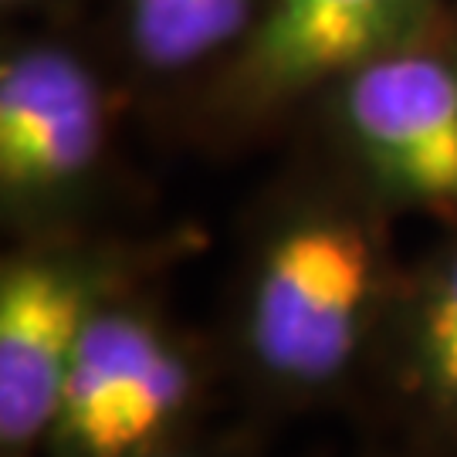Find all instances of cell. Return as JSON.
Wrapping results in <instances>:
<instances>
[{
    "label": "cell",
    "instance_id": "obj_1",
    "mask_svg": "<svg viewBox=\"0 0 457 457\" xmlns=\"http://www.w3.org/2000/svg\"><path fill=\"white\" fill-rule=\"evenodd\" d=\"M396 220L322 143L262 187L217 332L230 386L258 420L366 400L403 275Z\"/></svg>",
    "mask_w": 457,
    "mask_h": 457
},
{
    "label": "cell",
    "instance_id": "obj_2",
    "mask_svg": "<svg viewBox=\"0 0 457 457\" xmlns=\"http://www.w3.org/2000/svg\"><path fill=\"white\" fill-rule=\"evenodd\" d=\"M200 237L65 230L7 241L0 258V457H37L68 362L115 298L190 258Z\"/></svg>",
    "mask_w": 457,
    "mask_h": 457
},
{
    "label": "cell",
    "instance_id": "obj_3",
    "mask_svg": "<svg viewBox=\"0 0 457 457\" xmlns=\"http://www.w3.org/2000/svg\"><path fill=\"white\" fill-rule=\"evenodd\" d=\"M230 386L217 336L183 326L153 288L115 298L68 362L37 457H146L211 430Z\"/></svg>",
    "mask_w": 457,
    "mask_h": 457
},
{
    "label": "cell",
    "instance_id": "obj_4",
    "mask_svg": "<svg viewBox=\"0 0 457 457\" xmlns=\"http://www.w3.org/2000/svg\"><path fill=\"white\" fill-rule=\"evenodd\" d=\"M112 88L58 34L0 48V228L7 241L98 228L112 166Z\"/></svg>",
    "mask_w": 457,
    "mask_h": 457
},
{
    "label": "cell",
    "instance_id": "obj_5",
    "mask_svg": "<svg viewBox=\"0 0 457 457\" xmlns=\"http://www.w3.org/2000/svg\"><path fill=\"white\" fill-rule=\"evenodd\" d=\"M319 143L396 217L457 230V14L379 54L315 102Z\"/></svg>",
    "mask_w": 457,
    "mask_h": 457
},
{
    "label": "cell",
    "instance_id": "obj_6",
    "mask_svg": "<svg viewBox=\"0 0 457 457\" xmlns=\"http://www.w3.org/2000/svg\"><path fill=\"white\" fill-rule=\"evenodd\" d=\"M451 0H268L247 37L194 96L200 139H262L356 68L427 31Z\"/></svg>",
    "mask_w": 457,
    "mask_h": 457
},
{
    "label": "cell",
    "instance_id": "obj_7",
    "mask_svg": "<svg viewBox=\"0 0 457 457\" xmlns=\"http://www.w3.org/2000/svg\"><path fill=\"white\" fill-rule=\"evenodd\" d=\"M366 400L396 430L400 451L457 457V230L403 262Z\"/></svg>",
    "mask_w": 457,
    "mask_h": 457
},
{
    "label": "cell",
    "instance_id": "obj_8",
    "mask_svg": "<svg viewBox=\"0 0 457 457\" xmlns=\"http://www.w3.org/2000/svg\"><path fill=\"white\" fill-rule=\"evenodd\" d=\"M264 7L268 0H112L115 48L136 85L204 82Z\"/></svg>",
    "mask_w": 457,
    "mask_h": 457
},
{
    "label": "cell",
    "instance_id": "obj_9",
    "mask_svg": "<svg viewBox=\"0 0 457 457\" xmlns=\"http://www.w3.org/2000/svg\"><path fill=\"white\" fill-rule=\"evenodd\" d=\"M146 457H262L254 430H207L196 441H187L170 451H156Z\"/></svg>",
    "mask_w": 457,
    "mask_h": 457
},
{
    "label": "cell",
    "instance_id": "obj_10",
    "mask_svg": "<svg viewBox=\"0 0 457 457\" xmlns=\"http://www.w3.org/2000/svg\"><path fill=\"white\" fill-rule=\"evenodd\" d=\"M68 4L75 0H0L7 14H54V11H65Z\"/></svg>",
    "mask_w": 457,
    "mask_h": 457
},
{
    "label": "cell",
    "instance_id": "obj_11",
    "mask_svg": "<svg viewBox=\"0 0 457 457\" xmlns=\"http://www.w3.org/2000/svg\"><path fill=\"white\" fill-rule=\"evenodd\" d=\"M376 457H413V454H407V451H393V454H376Z\"/></svg>",
    "mask_w": 457,
    "mask_h": 457
}]
</instances>
